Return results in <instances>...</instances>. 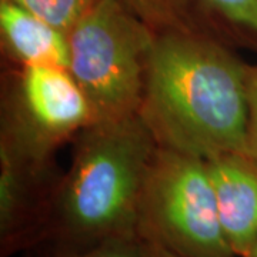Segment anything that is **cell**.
Returning <instances> with one entry per match:
<instances>
[{"instance_id":"14","label":"cell","mask_w":257,"mask_h":257,"mask_svg":"<svg viewBox=\"0 0 257 257\" xmlns=\"http://www.w3.org/2000/svg\"><path fill=\"white\" fill-rule=\"evenodd\" d=\"M247 257H257V241H256V244L253 246V248H251V251L248 253Z\"/></svg>"},{"instance_id":"6","label":"cell","mask_w":257,"mask_h":257,"mask_svg":"<svg viewBox=\"0 0 257 257\" xmlns=\"http://www.w3.org/2000/svg\"><path fill=\"white\" fill-rule=\"evenodd\" d=\"M52 159L0 145V254L10 257L43 243L62 180Z\"/></svg>"},{"instance_id":"5","label":"cell","mask_w":257,"mask_h":257,"mask_svg":"<svg viewBox=\"0 0 257 257\" xmlns=\"http://www.w3.org/2000/svg\"><path fill=\"white\" fill-rule=\"evenodd\" d=\"M3 109L0 145L37 159H52L64 140L96 121L80 84L57 66H22Z\"/></svg>"},{"instance_id":"1","label":"cell","mask_w":257,"mask_h":257,"mask_svg":"<svg viewBox=\"0 0 257 257\" xmlns=\"http://www.w3.org/2000/svg\"><path fill=\"white\" fill-rule=\"evenodd\" d=\"M247 69L216 37L156 32L139 114L157 146L204 160L246 153Z\"/></svg>"},{"instance_id":"2","label":"cell","mask_w":257,"mask_h":257,"mask_svg":"<svg viewBox=\"0 0 257 257\" xmlns=\"http://www.w3.org/2000/svg\"><path fill=\"white\" fill-rule=\"evenodd\" d=\"M157 142L140 114L97 120L73 139L43 241L139 236V206Z\"/></svg>"},{"instance_id":"8","label":"cell","mask_w":257,"mask_h":257,"mask_svg":"<svg viewBox=\"0 0 257 257\" xmlns=\"http://www.w3.org/2000/svg\"><path fill=\"white\" fill-rule=\"evenodd\" d=\"M224 236L237 257L257 241V159L244 152L206 160Z\"/></svg>"},{"instance_id":"3","label":"cell","mask_w":257,"mask_h":257,"mask_svg":"<svg viewBox=\"0 0 257 257\" xmlns=\"http://www.w3.org/2000/svg\"><path fill=\"white\" fill-rule=\"evenodd\" d=\"M69 70L96 121L138 114L156 30L126 0H101L67 33Z\"/></svg>"},{"instance_id":"7","label":"cell","mask_w":257,"mask_h":257,"mask_svg":"<svg viewBox=\"0 0 257 257\" xmlns=\"http://www.w3.org/2000/svg\"><path fill=\"white\" fill-rule=\"evenodd\" d=\"M155 29L257 43V0H126Z\"/></svg>"},{"instance_id":"4","label":"cell","mask_w":257,"mask_h":257,"mask_svg":"<svg viewBox=\"0 0 257 257\" xmlns=\"http://www.w3.org/2000/svg\"><path fill=\"white\" fill-rule=\"evenodd\" d=\"M138 233L180 257H237L221 227L207 162L157 146L139 206Z\"/></svg>"},{"instance_id":"10","label":"cell","mask_w":257,"mask_h":257,"mask_svg":"<svg viewBox=\"0 0 257 257\" xmlns=\"http://www.w3.org/2000/svg\"><path fill=\"white\" fill-rule=\"evenodd\" d=\"M26 253V257H146L147 243L140 236L113 237L90 244L43 241Z\"/></svg>"},{"instance_id":"9","label":"cell","mask_w":257,"mask_h":257,"mask_svg":"<svg viewBox=\"0 0 257 257\" xmlns=\"http://www.w3.org/2000/svg\"><path fill=\"white\" fill-rule=\"evenodd\" d=\"M0 35L5 50L20 66L69 69L70 46L67 33L15 0H0Z\"/></svg>"},{"instance_id":"13","label":"cell","mask_w":257,"mask_h":257,"mask_svg":"<svg viewBox=\"0 0 257 257\" xmlns=\"http://www.w3.org/2000/svg\"><path fill=\"white\" fill-rule=\"evenodd\" d=\"M146 257H180L169 251L167 248L160 247L156 244H152V243H147V256Z\"/></svg>"},{"instance_id":"12","label":"cell","mask_w":257,"mask_h":257,"mask_svg":"<svg viewBox=\"0 0 257 257\" xmlns=\"http://www.w3.org/2000/svg\"><path fill=\"white\" fill-rule=\"evenodd\" d=\"M246 94H247L246 153L257 159V66H248Z\"/></svg>"},{"instance_id":"11","label":"cell","mask_w":257,"mask_h":257,"mask_svg":"<svg viewBox=\"0 0 257 257\" xmlns=\"http://www.w3.org/2000/svg\"><path fill=\"white\" fill-rule=\"evenodd\" d=\"M64 33L101 0H15Z\"/></svg>"}]
</instances>
